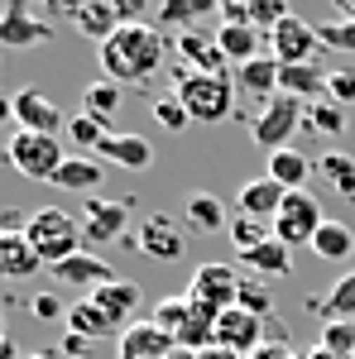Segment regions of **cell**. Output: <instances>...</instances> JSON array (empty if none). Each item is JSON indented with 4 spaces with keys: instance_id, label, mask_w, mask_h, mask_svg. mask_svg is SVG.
<instances>
[{
    "instance_id": "obj_40",
    "label": "cell",
    "mask_w": 355,
    "mask_h": 359,
    "mask_svg": "<svg viewBox=\"0 0 355 359\" xmlns=\"http://www.w3.org/2000/svg\"><path fill=\"white\" fill-rule=\"evenodd\" d=\"M188 311H192V297H188V292H178V297H164V302L154 306V316H149V321H154L159 331H168L173 340H178L183 321H188Z\"/></svg>"
},
{
    "instance_id": "obj_13",
    "label": "cell",
    "mask_w": 355,
    "mask_h": 359,
    "mask_svg": "<svg viewBox=\"0 0 355 359\" xmlns=\"http://www.w3.org/2000/svg\"><path fill=\"white\" fill-rule=\"evenodd\" d=\"M173 48H178V62L192 67V72H207V77H231L235 67L226 62L217 43V29H188V34H178L173 39Z\"/></svg>"
},
{
    "instance_id": "obj_23",
    "label": "cell",
    "mask_w": 355,
    "mask_h": 359,
    "mask_svg": "<svg viewBox=\"0 0 355 359\" xmlns=\"http://www.w3.org/2000/svg\"><path fill=\"white\" fill-rule=\"evenodd\" d=\"M91 158H101V163H115V168H130V172H144V168L154 163V144H149L144 135H115V130H110Z\"/></svg>"
},
{
    "instance_id": "obj_19",
    "label": "cell",
    "mask_w": 355,
    "mask_h": 359,
    "mask_svg": "<svg viewBox=\"0 0 355 359\" xmlns=\"http://www.w3.org/2000/svg\"><path fill=\"white\" fill-rule=\"evenodd\" d=\"M278 57L273 53H259V57H250L245 67H235L231 77H235V91L240 96H250V101H259V106H269L273 96H278Z\"/></svg>"
},
{
    "instance_id": "obj_52",
    "label": "cell",
    "mask_w": 355,
    "mask_h": 359,
    "mask_svg": "<svg viewBox=\"0 0 355 359\" xmlns=\"http://www.w3.org/2000/svg\"><path fill=\"white\" fill-rule=\"evenodd\" d=\"M336 10H341V20H355V0H331Z\"/></svg>"
},
{
    "instance_id": "obj_35",
    "label": "cell",
    "mask_w": 355,
    "mask_h": 359,
    "mask_svg": "<svg viewBox=\"0 0 355 359\" xmlns=\"http://www.w3.org/2000/svg\"><path fill=\"white\" fill-rule=\"evenodd\" d=\"M125 25V20H120V15H115V10H106V5H101V0H86V10H82V20H77V34H86V39H91V43H96V48H101V43H106L110 34H115V29Z\"/></svg>"
},
{
    "instance_id": "obj_14",
    "label": "cell",
    "mask_w": 355,
    "mask_h": 359,
    "mask_svg": "<svg viewBox=\"0 0 355 359\" xmlns=\"http://www.w3.org/2000/svg\"><path fill=\"white\" fill-rule=\"evenodd\" d=\"M264 340H269V335H264V321L250 316L245 306H231V311L217 316V345H226V350H235V355L250 359Z\"/></svg>"
},
{
    "instance_id": "obj_27",
    "label": "cell",
    "mask_w": 355,
    "mask_h": 359,
    "mask_svg": "<svg viewBox=\"0 0 355 359\" xmlns=\"http://www.w3.org/2000/svg\"><path fill=\"white\" fill-rule=\"evenodd\" d=\"M44 269V259L34 254L25 235H15V230H0V278H34Z\"/></svg>"
},
{
    "instance_id": "obj_18",
    "label": "cell",
    "mask_w": 355,
    "mask_h": 359,
    "mask_svg": "<svg viewBox=\"0 0 355 359\" xmlns=\"http://www.w3.org/2000/svg\"><path fill=\"white\" fill-rule=\"evenodd\" d=\"M283 196H288V187H278L269 172H259V177H250V182H240V192H235V211L240 216H250V221H269L283 211Z\"/></svg>"
},
{
    "instance_id": "obj_53",
    "label": "cell",
    "mask_w": 355,
    "mask_h": 359,
    "mask_svg": "<svg viewBox=\"0 0 355 359\" xmlns=\"http://www.w3.org/2000/svg\"><path fill=\"white\" fill-rule=\"evenodd\" d=\"M25 359H63V350H29Z\"/></svg>"
},
{
    "instance_id": "obj_10",
    "label": "cell",
    "mask_w": 355,
    "mask_h": 359,
    "mask_svg": "<svg viewBox=\"0 0 355 359\" xmlns=\"http://www.w3.org/2000/svg\"><path fill=\"white\" fill-rule=\"evenodd\" d=\"M130 216H135L130 201H115V196H86V206H82V240L91 249L115 245V240L125 235Z\"/></svg>"
},
{
    "instance_id": "obj_8",
    "label": "cell",
    "mask_w": 355,
    "mask_h": 359,
    "mask_svg": "<svg viewBox=\"0 0 355 359\" xmlns=\"http://www.w3.org/2000/svg\"><path fill=\"white\" fill-rule=\"evenodd\" d=\"M53 39V20L34 10L29 0H5L0 5V48H39Z\"/></svg>"
},
{
    "instance_id": "obj_24",
    "label": "cell",
    "mask_w": 355,
    "mask_h": 359,
    "mask_svg": "<svg viewBox=\"0 0 355 359\" xmlns=\"http://www.w3.org/2000/svg\"><path fill=\"white\" fill-rule=\"evenodd\" d=\"M183 221H188L192 235H221V230H231V211H226V201L217 192H192L183 201Z\"/></svg>"
},
{
    "instance_id": "obj_21",
    "label": "cell",
    "mask_w": 355,
    "mask_h": 359,
    "mask_svg": "<svg viewBox=\"0 0 355 359\" xmlns=\"http://www.w3.org/2000/svg\"><path fill=\"white\" fill-rule=\"evenodd\" d=\"M327 77L331 67L322 62H288V67H278V91L312 106V101H327Z\"/></svg>"
},
{
    "instance_id": "obj_1",
    "label": "cell",
    "mask_w": 355,
    "mask_h": 359,
    "mask_svg": "<svg viewBox=\"0 0 355 359\" xmlns=\"http://www.w3.org/2000/svg\"><path fill=\"white\" fill-rule=\"evenodd\" d=\"M164 57H168V39L154 20H130L96 48L101 77H110L120 86H149L154 72L164 67Z\"/></svg>"
},
{
    "instance_id": "obj_29",
    "label": "cell",
    "mask_w": 355,
    "mask_h": 359,
    "mask_svg": "<svg viewBox=\"0 0 355 359\" xmlns=\"http://www.w3.org/2000/svg\"><path fill=\"white\" fill-rule=\"evenodd\" d=\"M217 43H221V53H226L231 67H245L250 57H259L264 34H259V29H250V25H217Z\"/></svg>"
},
{
    "instance_id": "obj_39",
    "label": "cell",
    "mask_w": 355,
    "mask_h": 359,
    "mask_svg": "<svg viewBox=\"0 0 355 359\" xmlns=\"http://www.w3.org/2000/svg\"><path fill=\"white\" fill-rule=\"evenodd\" d=\"M317 350H327L336 359H355V321H327L317 335Z\"/></svg>"
},
{
    "instance_id": "obj_7",
    "label": "cell",
    "mask_w": 355,
    "mask_h": 359,
    "mask_svg": "<svg viewBox=\"0 0 355 359\" xmlns=\"http://www.w3.org/2000/svg\"><path fill=\"white\" fill-rule=\"evenodd\" d=\"M240 283H245V273L235 269V264H221V259H212V264H202L197 273H192L188 283V297L202 306H212V311H231V306L240 302Z\"/></svg>"
},
{
    "instance_id": "obj_9",
    "label": "cell",
    "mask_w": 355,
    "mask_h": 359,
    "mask_svg": "<svg viewBox=\"0 0 355 359\" xmlns=\"http://www.w3.org/2000/svg\"><path fill=\"white\" fill-rule=\"evenodd\" d=\"M135 249L144 259H154V264H178V259H188V230L164 216V211H154V216H144L135 230Z\"/></svg>"
},
{
    "instance_id": "obj_31",
    "label": "cell",
    "mask_w": 355,
    "mask_h": 359,
    "mask_svg": "<svg viewBox=\"0 0 355 359\" xmlns=\"http://www.w3.org/2000/svg\"><path fill=\"white\" fill-rule=\"evenodd\" d=\"M312 158H307V154H302V149H293V144H288V149H278V154H269V168H264V172H269L273 182H278V187H288V192H298L302 182H307V177H312Z\"/></svg>"
},
{
    "instance_id": "obj_50",
    "label": "cell",
    "mask_w": 355,
    "mask_h": 359,
    "mask_svg": "<svg viewBox=\"0 0 355 359\" xmlns=\"http://www.w3.org/2000/svg\"><path fill=\"white\" fill-rule=\"evenodd\" d=\"M0 359H25V355H20V345H15L10 335H0Z\"/></svg>"
},
{
    "instance_id": "obj_3",
    "label": "cell",
    "mask_w": 355,
    "mask_h": 359,
    "mask_svg": "<svg viewBox=\"0 0 355 359\" xmlns=\"http://www.w3.org/2000/svg\"><path fill=\"white\" fill-rule=\"evenodd\" d=\"M25 240L34 245V254L44 259V269H53L63 259L82 254V216L63 211V206H39L29 211V225H25Z\"/></svg>"
},
{
    "instance_id": "obj_51",
    "label": "cell",
    "mask_w": 355,
    "mask_h": 359,
    "mask_svg": "<svg viewBox=\"0 0 355 359\" xmlns=\"http://www.w3.org/2000/svg\"><path fill=\"white\" fill-rule=\"evenodd\" d=\"M0 125H15V106H10V96H0Z\"/></svg>"
},
{
    "instance_id": "obj_4",
    "label": "cell",
    "mask_w": 355,
    "mask_h": 359,
    "mask_svg": "<svg viewBox=\"0 0 355 359\" xmlns=\"http://www.w3.org/2000/svg\"><path fill=\"white\" fill-rule=\"evenodd\" d=\"M67 158V144H58V135H34V130H15L5 144V163L29 182H53L58 168Z\"/></svg>"
},
{
    "instance_id": "obj_56",
    "label": "cell",
    "mask_w": 355,
    "mask_h": 359,
    "mask_svg": "<svg viewBox=\"0 0 355 359\" xmlns=\"http://www.w3.org/2000/svg\"><path fill=\"white\" fill-rule=\"evenodd\" d=\"M0 53H5V48H0Z\"/></svg>"
},
{
    "instance_id": "obj_45",
    "label": "cell",
    "mask_w": 355,
    "mask_h": 359,
    "mask_svg": "<svg viewBox=\"0 0 355 359\" xmlns=\"http://www.w3.org/2000/svg\"><path fill=\"white\" fill-rule=\"evenodd\" d=\"M29 316L34 321H67V306L58 302V292H34L29 297Z\"/></svg>"
},
{
    "instance_id": "obj_5",
    "label": "cell",
    "mask_w": 355,
    "mask_h": 359,
    "mask_svg": "<svg viewBox=\"0 0 355 359\" xmlns=\"http://www.w3.org/2000/svg\"><path fill=\"white\" fill-rule=\"evenodd\" d=\"M302 115H307V101H293V96H283V91H278L269 106H259V115L250 120V135H254L259 149L278 154V149H288L293 135L302 130Z\"/></svg>"
},
{
    "instance_id": "obj_34",
    "label": "cell",
    "mask_w": 355,
    "mask_h": 359,
    "mask_svg": "<svg viewBox=\"0 0 355 359\" xmlns=\"http://www.w3.org/2000/svg\"><path fill=\"white\" fill-rule=\"evenodd\" d=\"M317 172H322V182H327L331 192H341V196H351V201H355V158H351V154L327 149V154L317 158Z\"/></svg>"
},
{
    "instance_id": "obj_42",
    "label": "cell",
    "mask_w": 355,
    "mask_h": 359,
    "mask_svg": "<svg viewBox=\"0 0 355 359\" xmlns=\"http://www.w3.org/2000/svg\"><path fill=\"white\" fill-rule=\"evenodd\" d=\"M149 111H154V120H159V125H164V130H173V135H178V130H188V125H192L188 106H183V101H178V96H173V91H168V96H159V101H154V106H149Z\"/></svg>"
},
{
    "instance_id": "obj_20",
    "label": "cell",
    "mask_w": 355,
    "mask_h": 359,
    "mask_svg": "<svg viewBox=\"0 0 355 359\" xmlns=\"http://www.w3.org/2000/svg\"><path fill=\"white\" fill-rule=\"evenodd\" d=\"M91 302L106 311L110 321L125 331V326H135V316H139V302H144V292H139V283H125V278H115V283H101V287H91L86 292Z\"/></svg>"
},
{
    "instance_id": "obj_32",
    "label": "cell",
    "mask_w": 355,
    "mask_h": 359,
    "mask_svg": "<svg viewBox=\"0 0 355 359\" xmlns=\"http://www.w3.org/2000/svg\"><path fill=\"white\" fill-rule=\"evenodd\" d=\"M307 306L322 311L327 321H355V269H351V273H341L322 297H312Z\"/></svg>"
},
{
    "instance_id": "obj_38",
    "label": "cell",
    "mask_w": 355,
    "mask_h": 359,
    "mask_svg": "<svg viewBox=\"0 0 355 359\" xmlns=\"http://www.w3.org/2000/svg\"><path fill=\"white\" fill-rule=\"evenodd\" d=\"M226 235H231L235 254H250V249H259L264 240H273V225H269V221H250V216H235Z\"/></svg>"
},
{
    "instance_id": "obj_43",
    "label": "cell",
    "mask_w": 355,
    "mask_h": 359,
    "mask_svg": "<svg viewBox=\"0 0 355 359\" xmlns=\"http://www.w3.org/2000/svg\"><path fill=\"white\" fill-rule=\"evenodd\" d=\"M235 306H245L250 316H259V321H269V311H273V297H269V287H264V283H259V278H254V283H240V302Z\"/></svg>"
},
{
    "instance_id": "obj_15",
    "label": "cell",
    "mask_w": 355,
    "mask_h": 359,
    "mask_svg": "<svg viewBox=\"0 0 355 359\" xmlns=\"http://www.w3.org/2000/svg\"><path fill=\"white\" fill-rule=\"evenodd\" d=\"M115 350H120V359H173L178 340L168 331H159L154 321H135V326H125L115 335Z\"/></svg>"
},
{
    "instance_id": "obj_26",
    "label": "cell",
    "mask_w": 355,
    "mask_h": 359,
    "mask_svg": "<svg viewBox=\"0 0 355 359\" xmlns=\"http://www.w3.org/2000/svg\"><path fill=\"white\" fill-rule=\"evenodd\" d=\"M63 326H67L72 335H82V340H91V345H101V340H110V335H120V326H115L91 297H82V302L67 306V321H63Z\"/></svg>"
},
{
    "instance_id": "obj_48",
    "label": "cell",
    "mask_w": 355,
    "mask_h": 359,
    "mask_svg": "<svg viewBox=\"0 0 355 359\" xmlns=\"http://www.w3.org/2000/svg\"><path fill=\"white\" fill-rule=\"evenodd\" d=\"M250 359H302V355H293V350H288V340H264V345H259V350H254V355Z\"/></svg>"
},
{
    "instance_id": "obj_36",
    "label": "cell",
    "mask_w": 355,
    "mask_h": 359,
    "mask_svg": "<svg viewBox=\"0 0 355 359\" xmlns=\"http://www.w3.org/2000/svg\"><path fill=\"white\" fill-rule=\"evenodd\" d=\"M302 130H307V135H322V139H336L346 130V106H336V101H312L307 115H302Z\"/></svg>"
},
{
    "instance_id": "obj_11",
    "label": "cell",
    "mask_w": 355,
    "mask_h": 359,
    "mask_svg": "<svg viewBox=\"0 0 355 359\" xmlns=\"http://www.w3.org/2000/svg\"><path fill=\"white\" fill-rule=\"evenodd\" d=\"M15 106V130H34V135H63L67 130V115L58 111V101L44 86H20L10 96Z\"/></svg>"
},
{
    "instance_id": "obj_46",
    "label": "cell",
    "mask_w": 355,
    "mask_h": 359,
    "mask_svg": "<svg viewBox=\"0 0 355 359\" xmlns=\"http://www.w3.org/2000/svg\"><path fill=\"white\" fill-rule=\"evenodd\" d=\"M44 10H49V20H63V25H77L86 10V0H44Z\"/></svg>"
},
{
    "instance_id": "obj_55",
    "label": "cell",
    "mask_w": 355,
    "mask_h": 359,
    "mask_svg": "<svg viewBox=\"0 0 355 359\" xmlns=\"http://www.w3.org/2000/svg\"><path fill=\"white\" fill-rule=\"evenodd\" d=\"M29 5H44V0H29Z\"/></svg>"
},
{
    "instance_id": "obj_44",
    "label": "cell",
    "mask_w": 355,
    "mask_h": 359,
    "mask_svg": "<svg viewBox=\"0 0 355 359\" xmlns=\"http://www.w3.org/2000/svg\"><path fill=\"white\" fill-rule=\"evenodd\" d=\"M327 101H336V106H355V72H351V67H331Z\"/></svg>"
},
{
    "instance_id": "obj_6",
    "label": "cell",
    "mask_w": 355,
    "mask_h": 359,
    "mask_svg": "<svg viewBox=\"0 0 355 359\" xmlns=\"http://www.w3.org/2000/svg\"><path fill=\"white\" fill-rule=\"evenodd\" d=\"M322 201L307 192V187H298V192L283 196V211L273 216V240H283L288 249H312V240H317V230H322Z\"/></svg>"
},
{
    "instance_id": "obj_54",
    "label": "cell",
    "mask_w": 355,
    "mask_h": 359,
    "mask_svg": "<svg viewBox=\"0 0 355 359\" xmlns=\"http://www.w3.org/2000/svg\"><path fill=\"white\" fill-rule=\"evenodd\" d=\"M173 359H197V355H188V350H178V355H173Z\"/></svg>"
},
{
    "instance_id": "obj_22",
    "label": "cell",
    "mask_w": 355,
    "mask_h": 359,
    "mask_svg": "<svg viewBox=\"0 0 355 359\" xmlns=\"http://www.w3.org/2000/svg\"><path fill=\"white\" fill-rule=\"evenodd\" d=\"M101 182H106V163L91 158V154H67L53 177V187L77 192V196H101Z\"/></svg>"
},
{
    "instance_id": "obj_41",
    "label": "cell",
    "mask_w": 355,
    "mask_h": 359,
    "mask_svg": "<svg viewBox=\"0 0 355 359\" xmlns=\"http://www.w3.org/2000/svg\"><path fill=\"white\" fill-rule=\"evenodd\" d=\"M322 34V48H336V53H355V20H327V25H317Z\"/></svg>"
},
{
    "instance_id": "obj_28",
    "label": "cell",
    "mask_w": 355,
    "mask_h": 359,
    "mask_svg": "<svg viewBox=\"0 0 355 359\" xmlns=\"http://www.w3.org/2000/svg\"><path fill=\"white\" fill-rule=\"evenodd\" d=\"M240 264H245L259 283H264V278H288V273H293V249L283 245V240H264L259 249L240 254Z\"/></svg>"
},
{
    "instance_id": "obj_33",
    "label": "cell",
    "mask_w": 355,
    "mask_h": 359,
    "mask_svg": "<svg viewBox=\"0 0 355 359\" xmlns=\"http://www.w3.org/2000/svg\"><path fill=\"white\" fill-rule=\"evenodd\" d=\"M312 254L327 259V264H346V259L355 254V230L346 221H322L317 240H312Z\"/></svg>"
},
{
    "instance_id": "obj_47",
    "label": "cell",
    "mask_w": 355,
    "mask_h": 359,
    "mask_svg": "<svg viewBox=\"0 0 355 359\" xmlns=\"http://www.w3.org/2000/svg\"><path fill=\"white\" fill-rule=\"evenodd\" d=\"M101 5H106V10H115L125 25H130V20H144V10H149V0H101Z\"/></svg>"
},
{
    "instance_id": "obj_2",
    "label": "cell",
    "mask_w": 355,
    "mask_h": 359,
    "mask_svg": "<svg viewBox=\"0 0 355 359\" xmlns=\"http://www.w3.org/2000/svg\"><path fill=\"white\" fill-rule=\"evenodd\" d=\"M168 82L197 125H221L235 111V77H207V72H192L178 62V67H168Z\"/></svg>"
},
{
    "instance_id": "obj_16",
    "label": "cell",
    "mask_w": 355,
    "mask_h": 359,
    "mask_svg": "<svg viewBox=\"0 0 355 359\" xmlns=\"http://www.w3.org/2000/svg\"><path fill=\"white\" fill-rule=\"evenodd\" d=\"M49 273H53L58 287H82V292L101 287V283H115V269H110V264L101 259V254H96V249H82V254L63 259V264H53Z\"/></svg>"
},
{
    "instance_id": "obj_49",
    "label": "cell",
    "mask_w": 355,
    "mask_h": 359,
    "mask_svg": "<svg viewBox=\"0 0 355 359\" xmlns=\"http://www.w3.org/2000/svg\"><path fill=\"white\" fill-rule=\"evenodd\" d=\"M197 359H245V355H235V350H226V345H212V350H202Z\"/></svg>"
},
{
    "instance_id": "obj_37",
    "label": "cell",
    "mask_w": 355,
    "mask_h": 359,
    "mask_svg": "<svg viewBox=\"0 0 355 359\" xmlns=\"http://www.w3.org/2000/svg\"><path fill=\"white\" fill-rule=\"evenodd\" d=\"M110 130L101 125V120H91V115H67V130H63V139L72 144V149H82V154H96L101 149V139H106Z\"/></svg>"
},
{
    "instance_id": "obj_12",
    "label": "cell",
    "mask_w": 355,
    "mask_h": 359,
    "mask_svg": "<svg viewBox=\"0 0 355 359\" xmlns=\"http://www.w3.org/2000/svg\"><path fill=\"white\" fill-rule=\"evenodd\" d=\"M269 53L288 67V62H317V53H322V34H317V25H307L302 15H288L283 25H273L269 34Z\"/></svg>"
},
{
    "instance_id": "obj_30",
    "label": "cell",
    "mask_w": 355,
    "mask_h": 359,
    "mask_svg": "<svg viewBox=\"0 0 355 359\" xmlns=\"http://www.w3.org/2000/svg\"><path fill=\"white\" fill-rule=\"evenodd\" d=\"M120 101H125V86L110 82V77H96V82H86V91H82V115L101 120V125L110 130V120H115V111H120Z\"/></svg>"
},
{
    "instance_id": "obj_17",
    "label": "cell",
    "mask_w": 355,
    "mask_h": 359,
    "mask_svg": "<svg viewBox=\"0 0 355 359\" xmlns=\"http://www.w3.org/2000/svg\"><path fill=\"white\" fill-rule=\"evenodd\" d=\"M288 15H293L288 0H221V25H250V29H259L264 39Z\"/></svg>"
},
{
    "instance_id": "obj_25",
    "label": "cell",
    "mask_w": 355,
    "mask_h": 359,
    "mask_svg": "<svg viewBox=\"0 0 355 359\" xmlns=\"http://www.w3.org/2000/svg\"><path fill=\"white\" fill-rule=\"evenodd\" d=\"M212 15H221V0H159V29H178V34H188V29H202Z\"/></svg>"
}]
</instances>
